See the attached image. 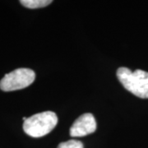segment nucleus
Instances as JSON below:
<instances>
[{
    "mask_svg": "<svg viewBox=\"0 0 148 148\" xmlns=\"http://www.w3.org/2000/svg\"><path fill=\"white\" fill-rule=\"evenodd\" d=\"M36 78L35 72L30 69H17L6 74L0 81V89L3 91L24 89L32 84Z\"/></svg>",
    "mask_w": 148,
    "mask_h": 148,
    "instance_id": "nucleus-3",
    "label": "nucleus"
},
{
    "mask_svg": "<svg viewBox=\"0 0 148 148\" xmlns=\"http://www.w3.org/2000/svg\"><path fill=\"white\" fill-rule=\"evenodd\" d=\"M58 148H83V144L77 140H69L68 142L60 143Z\"/></svg>",
    "mask_w": 148,
    "mask_h": 148,
    "instance_id": "nucleus-6",
    "label": "nucleus"
},
{
    "mask_svg": "<svg viewBox=\"0 0 148 148\" xmlns=\"http://www.w3.org/2000/svg\"><path fill=\"white\" fill-rule=\"evenodd\" d=\"M20 3L26 8L35 9V8H45L49 5L52 3V1L51 0H21Z\"/></svg>",
    "mask_w": 148,
    "mask_h": 148,
    "instance_id": "nucleus-5",
    "label": "nucleus"
},
{
    "mask_svg": "<svg viewBox=\"0 0 148 148\" xmlns=\"http://www.w3.org/2000/svg\"><path fill=\"white\" fill-rule=\"evenodd\" d=\"M96 129V122L93 114H84L74 122L70 128L72 137H84L94 132Z\"/></svg>",
    "mask_w": 148,
    "mask_h": 148,
    "instance_id": "nucleus-4",
    "label": "nucleus"
},
{
    "mask_svg": "<svg viewBox=\"0 0 148 148\" xmlns=\"http://www.w3.org/2000/svg\"><path fill=\"white\" fill-rule=\"evenodd\" d=\"M117 77L126 90L138 97L147 99V72L140 69L132 72L127 68H119L117 71Z\"/></svg>",
    "mask_w": 148,
    "mask_h": 148,
    "instance_id": "nucleus-1",
    "label": "nucleus"
},
{
    "mask_svg": "<svg viewBox=\"0 0 148 148\" xmlns=\"http://www.w3.org/2000/svg\"><path fill=\"white\" fill-rule=\"evenodd\" d=\"M58 123V117L52 111L36 114L23 123V130L32 138H40L51 132Z\"/></svg>",
    "mask_w": 148,
    "mask_h": 148,
    "instance_id": "nucleus-2",
    "label": "nucleus"
}]
</instances>
